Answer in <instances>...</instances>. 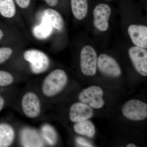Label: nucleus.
I'll list each match as a JSON object with an SVG mask.
<instances>
[{
  "mask_svg": "<svg viewBox=\"0 0 147 147\" xmlns=\"http://www.w3.org/2000/svg\"><path fill=\"white\" fill-rule=\"evenodd\" d=\"M67 82L65 71L61 69H55L44 79L42 84V93L47 97L54 96L63 89Z\"/></svg>",
  "mask_w": 147,
  "mask_h": 147,
  "instance_id": "nucleus-1",
  "label": "nucleus"
},
{
  "mask_svg": "<svg viewBox=\"0 0 147 147\" xmlns=\"http://www.w3.org/2000/svg\"><path fill=\"white\" fill-rule=\"evenodd\" d=\"M24 59L28 62L31 71L34 74L44 73L49 68L50 59L45 53L36 49L27 50L24 54Z\"/></svg>",
  "mask_w": 147,
  "mask_h": 147,
  "instance_id": "nucleus-2",
  "label": "nucleus"
},
{
  "mask_svg": "<svg viewBox=\"0 0 147 147\" xmlns=\"http://www.w3.org/2000/svg\"><path fill=\"white\" fill-rule=\"evenodd\" d=\"M97 55L95 50L90 45L82 48L80 54V67L82 73L88 76L96 73Z\"/></svg>",
  "mask_w": 147,
  "mask_h": 147,
  "instance_id": "nucleus-3",
  "label": "nucleus"
},
{
  "mask_svg": "<svg viewBox=\"0 0 147 147\" xmlns=\"http://www.w3.org/2000/svg\"><path fill=\"white\" fill-rule=\"evenodd\" d=\"M123 115L133 121H141L147 117V105L141 100L133 99L127 102L123 106Z\"/></svg>",
  "mask_w": 147,
  "mask_h": 147,
  "instance_id": "nucleus-4",
  "label": "nucleus"
},
{
  "mask_svg": "<svg viewBox=\"0 0 147 147\" xmlns=\"http://www.w3.org/2000/svg\"><path fill=\"white\" fill-rule=\"evenodd\" d=\"M103 95V92L100 87L92 86L79 94V99L81 102L89 104L92 108L100 109L104 104Z\"/></svg>",
  "mask_w": 147,
  "mask_h": 147,
  "instance_id": "nucleus-5",
  "label": "nucleus"
},
{
  "mask_svg": "<svg viewBox=\"0 0 147 147\" xmlns=\"http://www.w3.org/2000/svg\"><path fill=\"white\" fill-rule=\"evenodd\" d=\"M97 66L99 71L106 76L118 77L121 70L117 62L111 56L101 54L97 59Z\"/></svg>",
  "mask_w": 147,
  "mask_h": 147,
  "instance_id": "nucleus-6",
  "label": "nucleus"
},
{
  "mask_svg": "<svg viewBox=\"0 0 147 147\" xmlns=\"http://www.w3.org/2000/svg\"><path fill=\"white\" fill-rule=\"evenodd\" d=\"M128 54L135 69L143 76L147 75V51L137 46L129 48Z\"/></svg>",
  "mask_w": 147,
  "mask_h": 147,
  "instance_id": "nucleus-7",
  "label": "nucleus"
},
{
  "mask_svg": "<svg viewBox=\"0 0 147 147\" xmlns=\"http://www.w3.org/2000/svg\"><path fill=\"white\" fill-rule=\"evenodd\" d=\"M111 13V8L108 5L100 3L96 5L93 11V24L95 28L100 31H106L109 28Z\"/></svg>",
  "mask_w": 147,
  "mask_h": 147,
  "instance_id": "nucleus-8",
  "label": "nucleus"
},
{
  "mask_svg": "<svg viewBox=\"0 0 147 147\" xmlns=\"http://www.w3.org/2000/svg\"><path fill=\"white\" fill-rule=\"evenodd\" d=\"M21 105L24 114L28 117L35 118L40 114V101L39 98L34 93L28 92L24 95Z\"/></svg>",
  "mask_w": 147,
  "mask_h": 147,
  "instance_id": "nucleus-9",
  "label": "nucleus"
},
{
  "mask_svg": "<svg viewBox=\"0 0 147 147\" xmlns=\"http://www.w3.org/2000/svg\"><path fill=\"white\" fill-rule=\"evenodd\" d=\"M93 115L94 111L92 107L84 102L74 103L69 110V119L74 123L86 120L91 118Z\"/></svg>",
  "mask_w": 147,
  "mask_h": 147,
  "instance_id": "nucleus-10",
  "label": "nucleus"
},
{
  "mask_svg": "<svg viewBox=\"0 0 147 147\" xmlns=\"http://www.w3.org/2000/svg\"><path fill=\"white\" fill-rule=\"evenodd\" d=\"M128 32L131 41L135 46L147 48V27L143 25H130Z\"/></svg>",
  "mask_w": 147,
  "mask_h": 147,
  "instance_id": "nucleus-11",
  "label": "nucleus"
},
{
  "mask_svg": "<svg viewBox=\"0 0 147 147\" xmlns=\"http://www.w3.org/2000/svg\"><path fill=\"white\" fill-rule=\"evenodd\" d=\"M44 18L52 28L59 31H62L64 27V22L60 13L55 9H47L43 12Z\"/></svg>",
  "mask_w": 147,
  "mask_h": 147,
  "instance_id": "nucleus-12",
  "label": "nucleus"
},
{
  "mask_svg": "<svg viewBox=\"0 0 147 147\" xmlns=\"http://www.w3.org/2000/svg\"><path fill=\"white\" fill-rule=\"evenodd\" d=\"M21 141L25 147H42L43 143L38 134L32 129H26L22 132Z\"/></svg>",
  "mask_w": 147,
  "mask_h": 147,
  "instance_id": "nucleus-13",
  "label": "nucleus"
},
{
  "mask_svg": "<svg viewBox=\"0 0 147 147\" xmlns=\"http://www.w3.org/2000/svg\"><path fill=\"white\" fill-rule=\"evenodd\" d=\"M14 137L12 127L6 123H0V147L9 146L13 143Z\"/></svg>",
  "mask_w": 147,
  "mask_h": 147,
  "instance_id": "nucleus-14",
  "label": "nucleus"
},
{
  "mask_svg": "<svg viewBox=\"0 0 147 147\" xmlns=\"http://www.w3.org/2000/svg\"><path fill=\"white\" fill-rule=\"evenodd\" d=\"M71 11L74 16L78 20L84 19L88 13L87 0H71Z\"/></svg>",
  "mask_w": 147,
  "mask_h": 147,
  "instance_id": "nucleus-15",
  "label": "nucleus"
},
{
  "mask_svg": "<svg viewBox=\"0 0 147 147\" xmlns=\"http://www.w3.org/2000/svg\"><path fill=\"white\" fill-rule=\"evenodd\" d=\"M73 128L77 134L87 136L89 138H93L95 134L94 125L91 122L88 120L76 123Z\"/></svg>",
  "mask_w": 147,
  "mask_h": 147,
  "instance_id": "nucleus-16",
  "label": "nucleus"
},
{
  "mask_svg": "<svg viewBox=\"0 0 147 147\" xmlns=\"http://www.w3.org/2000/svg\"><path fill=\"white\" fill-rule=\"evenodd\" d=\"M16 8L13 0H0V14L6 18L15 16Z\"/></svg>",
  "mask_w": 147,
  "mask_h": 147,
  "instance_id": "nucleus-17",
  "label": "nucleus"
},
{
  "mask_svg": "<svg viewBox=\"0 0 147 147\" xmlns=\"http://www.w3.org/2000/svg\"><path fill=\"white\" fill-rule=\"evenodd\" d=\"M44 19L41 24L35 27L33 30L34 36L40 39H45L50 36L52 31V27L44 18Z\"/></svg>",
  "mask_w": 147,
  "mask_h": 147,
  "instance_id": "nucleus-18",
  "label": "nucleus"
},
{
  "mask_svg": "<svg viewBox=\"0 0 147 147\" xmlns=\"http://www.w3.org/2000/svg\"><path fill=\"white\" fill-rule=\"evenodd\" d=\"M42 135L49 144L55 145L57 141V134L53 127L45 125L42 128Z\"/></svg>",
  "mask_w": 147,
  "mask_h": 147,
  "instance_id": "nucleus-19",
  "label": "nucleus"
},
{
  "mask_svg": "<svg viewBox=\"0 0 147 147\" xmlns=\"http://www.w3.org/2000/svg\"><path fill=\"white\" fill-rule=\"evenodd\" d=\"M13 82V76L9 72L0 70V87L7 86Z\"/></svg>",
  "mask_w": 147,
  "mask_h": 147,
  "instance_id": "nucleus-20",
  "label": "nucleus"
},
{
  "mask_svg": "<svg viewBox=\"0 0 147 147\" xmlns=\"http://www.w3.org/2000/svg\"><path fill=\"white\" fill-rule=\"evenodd\" d=\"M13 50L10 47H0V64L4 63L13 54Z\"/></svg>",
  "mask_w": 147,
  "mask_h": 147,
  "instance_id": "nucleus-21",
  "label": "nucleus"
},
{
  "mask_svg": "<svg viewBox=\"0 0 147 147\" xmlns=\"http://www.w3.org/2000/svg\"><path fill=\"white\" fill-rule=\"evenodd\" d=\"M76 143L82 146L89 147L93 146L90 142L82 137H78L76 138Z\"/></svg>",
  "mask_w": 147,
  "mask_h": 147,
  "instance_id": "nucleus-22",
  "label": "nucleus"
},
{
  "mask_svg": "<svg viewBox=\"0 0 147 147\" xmlns=\"http://www.w3.org/2000/svg\"><path fill=\"white\" fill-rule=\"evenodd\" d=\"M16 3L21 8H26L30 5L31 0H15Z\"/></svg>",
  "mask_w": 147,
  "mask_h": 147,
  "instance_id": "nucleus-23",
  "label": "nucleus"
},
{
  "mask_svg": "<svg viewBox=\"0 0 147 147\" xmlns=\"http://www.w3.org/2000/svg\"><path fill=\"white\" fill-rule=\"evenodd\" d=\"M47 5L51 7L55 6L57 4L59 0H44Z\"/></svg>",
  "mask_w": 147,
  "mask_h": 147,
  "instance_id": "nucleus-24",
  "label": "nucleus"
},
{
  "mask_svg": "<svg viewBox=\"0 0 147 147\" xmlns=\"http://www.w3.org/2000/svg\"><path fill=\"white\" fill-rule=\"evenodd\" d=\"M5 104V100L3 97L0 92V112L3 110Z\"/></svg>",
  "mask_w": 147,
  "mask_h": 147,
  "instance_id": "nucleus-25",
  "label": "nucleus"
},
{
  "mask_svg": "<svg viewBox=\"0 0 147 147\" xmlns=\"http://www.w3.org/2000/svg\"><path fill=\"white\" fill-rule=\"evenodd\" d=\"M4 34L2 31L0 29V40H1L3 37Z\"/></svg>",
  "mask_w": 147,
  "mask_h": 147,
  "instance_id": "nucleus-26",
  "label": "nucleus"
},
{
  "mask_svg": "<svg viewBox=\"0 0 147 147\" xmlns=\"http://www.w3.org/2000/svg\"><path fill=\"white\" fill-rule=\"evenodd\" d=\"M137 146L133 144H129L126 146V147H136Z\"/></svg>",
  "mask_w": 147,
  "mask_h": 147,
  "instance_id": "nucleus-27",
  "label": "nucleus"
},
{
  "mask_svg": "<svg viewBox=\"0 0 147 147\" xmlns=\"http://www.w3.org/2000/svg\"><path fill=\"white\" fill-rule=\"evenodd\" d=\"M107 1H110V0H107Z\"/></svg>",
  "mask_w": 147,
  "mask_h": 147,
  "instance_id": "nucleus-28",
  "label": "nucleus"
}]
</instances>
